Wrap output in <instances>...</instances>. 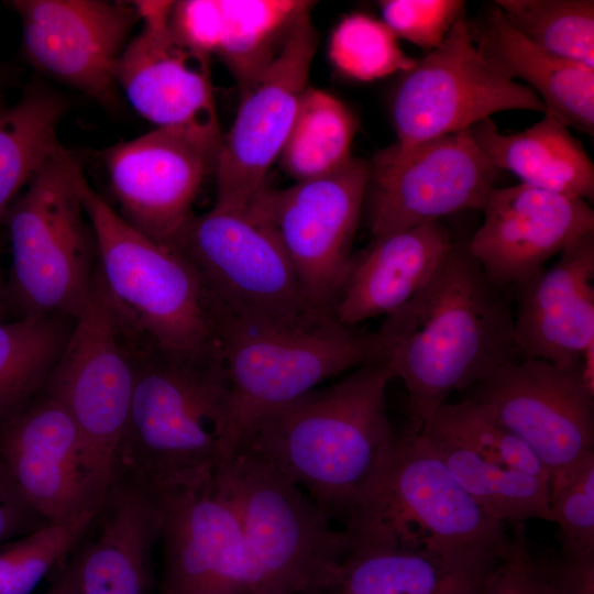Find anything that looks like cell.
<instances>
[{"label": "cell", "mask_w": 594, "mask_h": 594, "mask_svg": "<svg viewBox=\"0 0 594 594\" xmlns=\"http://www.w3.org/2000/svg\"><path fill=\"white\" fill-rule=\"evenodd\" d=\"M378 332L384 362L407 391L405 429L413 432L453 392L519 359L509 297L487 279L468 243H453L426 285L386 316Z\"/></svg>", "instance_id": "obj_1"}, {"label": "cell", "mask_w": 594, "mask_h": 594, "mask_svg": "<svg viewBox=\"0 0 594 594\" xmlns=\"http://www.w3.org/2000/svg\"><path fill=\"white\" fill-rule=\"evenodd\" d=\"M391 380L385 362L362 365L258 417L238 442L294 482L331 522L345 526L396 440L386 409Z\"/></svg>", "instance_id": "obj_2"}, {"label": "cell", "mask_w": 594, "mask_h": 594, "mask_svg": "<svg viewBox=\"0 0 594 594\" xmlns=\"http://www.w3.org/2000/svg\"><path fill=\"white\" fill-rule=\"evenodd\" d=\"M227 417L222 360L182 361L138 348L118 471L148 490L201 481L227 455Z\"/></svg>", "instance_id": "obj_3"}, {"label": "cell", "mask_w": 594, "mask_h": 594, "mask_svg": "<svg viewBox=\"0 0 594 594\" xmlns=\"http://www.w3.org/2000/svg\"><path fill=\"white\" fill-rule=\"evenodd\" d=\"M81 191L100 275L133 341L174 360H221L208 296L193 265L132 228L86 178Z\"/></svg>", "instance_id": "obj_4"}, {"label": "cell", "mask_w": 594, "mask_h": 594, "mask_svg": "<svg viewBox=\"0 0 594 594\" xmlns=\"http://www.w3.org/2000/svg\"><path fill=\"white\" fill-rule=\"evenodd\" d=\"M343 530L351 550L506 554L512 546L505 524L463 490L421 432L406 429Z\"/></svg>", "instance_id": "obj_5"}, {"label": "cell", "mask_w": 594, "mask_h": 594, "mask_svg": "<svg viewBox=\"0 0 594 594\" xmlns=\"http://www.w3.org/2000/svg\"><path fill=\"white\" fill-rule=\"evenodd\" d=\"M76 156L61 146L8 209L11 245L8 305L19 317L58 316L75 321L98 265L95 232Z\"/></svg>", "instance_id": "obj_6"}, {"label": "cell", "mask_w": 594, "mask_h": 594, "mask_svg": "<svg viewBox=\"0 0 594 594\" xmlns=\"http://www.w3.org/2000/svg\"><path fill=\"white\" fill-rule=\"evenodd\" d=\"M220 468L243 528V594H316L351 550L346 532L244 442Z\"/></svg>", "instance_id": "obj_7"}, {"label": "cell", "mask_w": 594, "mask_h": 594, "mask_svg": "<svg viewBox=\"0 0 594 594\" xmlns=\"http://www.w3.org/2000/svg\"><path fill=\"white\" fill-rule=\"evenodd\" d=\"M209 300V297H208ZM228 383L227 455L258 417L362 365L384 362L378 331H360L333 316L295 328L243 323L209 300Z\"/></svg>", "instance_id": "obj_8"}, {"label": "cell", "mask_w": 594, "mask_h": 594, "mask_svg": "<svg viewBox=\"0 0 594 594\" xmlns=\"http://www.w3.org/2000/svg\"><path fill=\"white\" fill-rule=\"evenodd\" d=\"M135 370V343L97 265L88 300L41 393L58 400L78 429L98 512L118 472Z\"/></svg>", "instance_id": "obj_9"}, {"label": "cell", "mask_w": 594, "mask_h": 594, "mask_svg": "<svg viewBox=\"0 0 594 594\" xmlns=\"http://www.w3.org/2000/svg\"><path fill=\"white\" fill-rule=\"evenodd\" d=\"M173 249L193 265L211 302L243 323L295 328L333 316L308 302L274 230L249 208L191 216Z\"/></svg>", "instance_id": "obj_10"}, {"label": "cell", "mask_w": 594, "mask_h": 594, "mask_svg": "<svg viewBox=\"0 0 594 594\" xmlns=\"http://www.w3.org/2000/svg\"><path fill=\"white\" fill-rule=\"evenodd\" d=\"M370 170L369 161L352 157L327 175L284 189L263 187L248 207L274 230L306 299L320 312L332 315L350 272Z\"/></svg>", "instance_id": "obj_11"}, {"label": "cell", "mask_w": 594, "mask_h": 594, "mask_svg": "<svg viewBox=\"0 0 594 594\" xmlns=\"http://www.w3.org/2000/svg\"><path fill=\"white\" fill-rule=\"evenodd\" d=\"M364 206L374 238L468 210H483L501 170L479 147L470 128L376 153Z\"/></svg>", "instance_id": "obj_12"}, {"label": "cell", "mask_w": 594, "mask_h": 594, "mask_svg": "<svg viewBox=\"0 0 594 594\" xmlns=\"http://www.w3.org/2000/svg\"><path fill=\"white\" fill-rule=\"evenodd\" d=\"M509 110L546 113L529 87L504 77L482 57L465 11L439 46L403 73L392 100L396 143L403 146L466 130Z\"/></svg>", "instance_id": "obj_13"}, {"label": "cell", "mask_w": 594, "mask_h": 594, "mask_svg": "<svg viewBox=\"0 0 594 594\" xmlns=\"http://www.w3.org/2000/svg\"><path fill=\"white\" fill-rule=\"evenodd\" d=\"M463 490L503 524L552 521L548 472L484 406L444 403L420 431Z\"/></svg>", "instance_id": "obj_14"}, {"label": "cell", "mask_w": 594, "mask_h": 594, "mask_svg": "<svg viewBox=\"0 0 594 594\" xmlns=\"http://www.w3.org/2000/svg\"><path fill=\"white\" fill-rule=\"evenodd\" d=\"M221 139L161 127L109 147L103 162L117 212L136 231L173 249L207 173L215 170Z\"/></svg>", "instance_id": "obj_15"}, {"label": "cell", "mask_w": 594, "mask_h": 594, "mask_svg": "<svg viewBox=\"0 0 594 594\" xmlns=\"http://www.w3.org/2000/svg\"><path fill=\"white\" fill-rule=\"evenodd\" d=\"M22 25V54L38 73L108 110L119 107L116 73L139 13L133 2L13 0Z\"/></svg>", "instance_id": "obj_16"}, {"label": "cell", "mask_w": 594, "mask_h": 594, "mask_svg": "<svg viewBox=\"0 0 594 594\" xmlns=\"http://www.w3.org/2000/svg\"><path fill=\"white\" fill-rule=\"evenodd\" d=\"M318 35L310 15L294 29L282 52L241 94V103L219 146L215 208L241 212L264 187L279 157L304 91L308 88Z\"/></svg>", "instance_id": "obj_17"}, {"label": "cell", "mask_w": 594, "mask_h": 594, "mask_svg": "<svg viewBox=\"0 0 594 594\" xmlns=\"http://www.w3.org/2000/svg\"><path fill=\"white\" fill-rule=\"evenodd\" d=\"M148 492L161 521L158 594H243L242 520L220 463L199 482Z\"/></svg>", "instance_id": "obj_18"}, {"label": "cell", "mask_w": 594, "mask_h": 594, "mask_svg": "<svg viewBox=\"0 0 594 594\" xmlns=\"http://www.w3.org/2000/svg\"><path fill=\"white\" fill-rule=\"evenodd\" d=\"M470 398L524 441L548 473L594 452V391L581 366L519 359L475 385Z\"/></svg>", "instance_id": "obj_19"}, {"label": "cell", "mask_w": 594, "mask_h": 594, "mask_svg": "<svg viewBox=\"0 0 594 594\" xmlns=\"http://www.w3.org/2000/svg\"><path fill=\"white\" fill-rule=\"evenodd\" d=\"M142 22L127 44L116 80L133 109L156 128L175 127L222 136L209 58L183 44L169 25L174 1H132Z\"/></svg>", "instance_id": "obj_20"}, {"label": "cell", "mask_w": 594, "mask_h": 594, "mask_svg": "<svg viewBox=\"0 0 594 594\" xmlns=\"http://www.w3.org/2000/svg\"><path fill=\"white\" fill-rule=\"evenodd\" d=\"M484 220L469 250L497 288H515L540 272L546 262L594 232L586 200L525 184L494 188Z\"/></svg>", "instance_id": "obj_21"}, {"label": "cell", "mask_w": 594, "mask_h": 594, "mask_svg": "<svg viewBox=\"0 0 594 594\" xmlns=\"http://www.w3.org/2000/svg\"><path fill=\"white\" fill-rule=\"evenodd\" d=\"M0 459L30 505L50 524L98 514L78 429L67 409L40 393L0 422Z\"/></svg>", "instance_id": "obj_22"}, {"label": "cell", "mask_w": 594, "mask_h": 594, "mask_svg": "<svg viewBox=\"0 0 594 594\" xmlns=\"http://www.w3.org/2000/svg\"><path fill=\"white\" fill-rule=\"evenodd\" d=\"M594 232L580 238L514 288V334L519 359H537L563 370L581 366L594 343Z\"/></svg>", "instance_id": "obj_23"}, {"label": "cell", "mask_w": 594, "mask_h": 594, "mask_svg": "<svg viewBox=\"0 0 594 594\" xmlns=\"http://www.w3.org/2000/svg\"><path fill=\"white\" fill-rule=\"evenodd\" d=\"M94 525L75 553L81 594H147L161 528L148 490L118 471Z\"/></svg>", "instance_id": "obj_24"}, {"label": "cell", "mask_w": 594, "mask_h": 594, "mask_svg": "<svg viewBox=\"0 0 594 594\" xmlns=\"http://www.w3.org/2000/svg\"><path fill=\"white\" fill-rule=\"evenodd\" d=\"M452 245L441 221L374 238L365 251L353 255L333 317L346 327H356L396 311L426 285Z\"/></svg>", "instance_id": "obj_25"}, {"label": "cell", "mask_w": 594, "mask_h": 594, "mask_svg": "<svg viewBox=\"0 0 594 594\" xmlns=\"http://www.w3.org/2000/svg\"><path fill=\"white\" fill-rule=\"evenodd\" d=\"M468 25L477 51L497 73L524 81L547 114L594 134V68L534 45L506 22L495 4L476 28Z\"/></svg>", "instance_id": "obj_26"}, {"label": "cell", "mask_w": 594, "mask_h": 594, "mask_svg": "<svg viewBox=\"0 0 594 594\" xmlns=\"http://www.w3.org/2000/svg\"><path fill=\"white\" fill-rule=\"evenodd\" d=\"M505 556L487 551L355 549L330 583L316 594H477Z\"/></svg>", "instance_id": "obj_27"}, {"label": "cell", "mask_w": 594, "mask_h": 594, "mask_svg": "<svg viewBox=\"0 0 594 594\" xmlns=\"http://www.w3.org/2000/svg\"><path fill=\"white\" fill-rule=\"evenodd\" d=\"M470 132L484 154L521 184L583 200L593 197L594 165L569 127L553 116L544 113L526 130L508 134L486 118Z\"/></svg>", "instance_id": "obj_28"}, {"label": "cell", "mask_w": 594, "mask_h": 594, "mask_svg": "<svg viewBox=\"0 0 594 594\" xmlns=\"http://www.w3.org/2000/svg\"><path fill=\"white\" fill-rule=\"evenodd\" d=\"M67 100L40 79L0 111V224L13 200L62 145L57 129Z\"/></svg>", "instance_id": "obj_29"}, {"label": "cell", "mask_w": 594, "mask_h": 594, "mask_svg": "<svg viewBox=\"0 0 594 594\" xmlns=\"http://www.w3.org/2000/svg\"><path fill=\"white\" fill-rule=\"evenodd\" d=\"M221 24L216 54L241 94L282 52L314 2L302 0H219Z\"/></svg>", "instance_id": "obj_30"}, {"label": "cell", "mask_w": 594, "mask_h": 594, "mask_svg": "<svg viewBox=\"0 0 594 594\" xmlns=\"http://www.w3.org/2000/svg\"><path fill=\"white\" fill-rule=\"evenodd\" d=\"M73 324L58 316L0 320V422L40 395Z\"/></svg>", "instance_id": "obj_31"}, {"label": "cell", "mask_w": 594, "mask_h": 594, "mask_svg": "<svg viewBox=\"0 0 594 594\" xmlns=\"http://www.w3.org/2000/svg\"><path fill=\"white\" fill-rule=\"evenodd\" d=\"M358 121L338 98L308 87L279 154L284 170L297 182L319 177L346 164Z\"/></svg>", "instance_id": "obj_32"}, {"label": "cell", "mask_w": 594, "mask_h": 594, "mask_svg": "<svg viewBox=\"0 0 594 594\" xmlns=\"http://www.w3.org/2000/svg\"><path fill=\"white\" fill-rule=\"evenodd\" d=\"M494 4L534 45L594 68L593 0H496Z\"/></svg>", "instance_id": "obj_33"}, {"label": "cell", "mask_w": 594, "mask_h": 594, "mask_svg": "<svg viewBox=\"0 0 594 594\" xmlns=\"http://www.w3.org/2000/svg\"><path fill=\"white\" fill-rule=\"evenodd\" d=\"M329 56L341 74L360 81L408 72L418 61L400 48L383 21L365 13L341 20L331 35Z\"/></svg>", "instance_id": "obj_34"}, {"label": "cell", "mask_w": 594, "mask_h": 594, "mask_svg": "<svg viewBox=\"0 0 594 594\" xmlns=\"http://www.w3.org/2000/svg\"><path fill=\"white\" fill-rule=\"evenodd\" d=\"M548 504L561 552L594 553V452L548 473Z\"/></svg>", "instance_id": "obj_35"}, {"label": "cell", "mask_w": 594, "mask_h": 594, "mask_svg": "<svg viewBox=\"0 0 594 594\" xmlns=\"http://www.w3.org/2000/svg\"><path fill=\"white\" fill-rule=\"evenodd\" d=\"M380 3L382 21L397 38L426 53L440 45L457 18L465 11L461 0H385Z\"/></svg>", "instance_id": "obj_36"}, {"label": "cell", "mask_w": 594, "mask_h": 594, "mask_svg": "<svg viewBox=\"0 0 594 594\" xmlns=\"http://www.w3.org/2000/svg\"><path fill=\"white\" fill-rule=\"evenodd\" d=\"M512 527L508 553L487 575L477 594H552L543 560L529 551L525 524Z\"/></svg>", "instance_id": "obj_37"}, {"label": "cell", "mask_w": 594, "mask_h": 594, "mask_svg": "<svg viewBox=\"0 0 594 594\" xmlns=\"http://www.w3.org/2000/svg\"><path fill=\"white\" fill-rule=\"evenodd\" d=\"M219 0L174 1L169 25L177 38L195 53L209 58L220 37Z\"/></svg>", "instance_id": "obj_38"}, {"label": "cell", "mask_w": 594, "mask_h": 594, "mask_svg": "<svg viewBox=\"0 0 594 594\" xmlns=\"http://www.w3.org/2000/svg\"><path fill=\"white\" fill-rule=\"evenodd\" d=\"M48 524L22 495L0 459V546Z\"/></svg>", "instance_id": "obj_39"}, {"label": "cell", "mask_w": 594, "mask_h": 594, "mask_svg": "<svg viewBox=\"0 0 594 594\" xmlns=\"http://www.w3.org/2000/svg\"><path fill=\"white\" fill-rule=\"evenodd\" d=\"M543 562L552 594H594V553L560 552Z\"/></svg>", "instance_id": "obj_40"}, {"label": "cell", "mask_w": 594, "mask_h": 594, "mask_svg": "<svg viewBox=\"0 0 594 594\" xmlns=\"http://www.w3.org/2000/svg\"><path fill=\"white\" fill-rule=\"evenodd\" d=\"M43 594H81L75 554L61 569L52 585Z\"/></svg>", "instance_id": "obj_41"}, {"label": "cell", "mask_w": 594, "mask_h": 594, "mask_svg": "<svg viewBox=\"0 0 594 594\" xmlns=\"http://www.w3.org/2000/svg\"><path fill=\"white\" fill-rule=\"evenodd\" d=\"M23 549V537L0 546V594H4Z\"/></svg>", "instance_id": "obj_42"}, {"label": "cell", "mask_w": 594, "mask_h": 594, "mask_svg": "<svg viewBox=\"0 0 594 594\" xmlns=\"http://www.w3.org/2000/svg\"><path fill=\"white\" fill-rule=\"evenodd\" d=\"M14 77L15 75L11 67L0 64V111L8 106L6 92L13 84Z\"/></svg>", "instance_id": "obj_43"}, {"label": "cell", "mask_w": 594, "mask_h": 594, "mask_svg": "<svg viewBox=\"0 0 594 594\" xmlns=\"http://www.w3.org/2000/svg\"><path fill=\"white\" fill-rule=\"evenodd\" d=\"M8 298H7V286L2 278L1 267H0V320H2L4 312L8 308Z\"/></svg>", "instance_id": "obj_44"}]
</instances>
